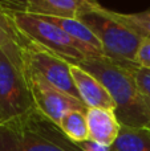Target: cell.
<instances>
[{
    "label": "cell",
    "mask_w": 150,
    "mask_h": 151,
    "mask_svg": "<svg viewBox=\"0 0 150 151\" xmlns=\"http://www.w3.org/2000/svg\"><path fill=\"white\" fill-rule=\"evenodd\" d=\"M77 65L96 76L108 89L122 126L150 129V104L137 85L133 68L122 66L108 57L88 58Z\"/></svg>",
    "instance_id": "obj_1"
},
{
    "label": "cell",
    "mask_w": 150,
    "mask_h": 151,
    "mask_svg": "<svg viewBox=\"0 0 150 151\" xmlns=\"http://www.w3.org/2000/svg\"><path fill=\"white\" fill-rule=\"evenodd\" d=\"M0 151H81L60 126L32 109L27 114L0 123Z\"/></svg>",
    "instance_id": "obj_2"
},
{
    "label": "cell",
    "mask_w": 150,
    "mask_h": 151,
    "mask_svg": "<svg viewBox=\"0 0 150 151\" xmlns=\"http://www.w3.org/2000/svg\"><path fill=\"white\" fill-rule=\"evenodd\" d=\"M1 4L8 11L16 29L27 42L49 50L72 64H81L88 58L104 57L82 47L60 27L50 23L43 16L33 15L15 7H9L3 1Z\"/></svg>",
    "instance_id": "obj_3"
},
{
    "label": "cell",
    "mask_w": 150,
    "mask_h": 151,
    "mask_svg": "<svg viewBox=\"0 0 150 151\" xmlns=\"http://www.w3.org/2000/svg\"><path fill=\"white\" fill-rule=\"evenodd\" d=\"M79 19L98 37L104 53L109 60L126 68L137 66L136 57L144 40L137 32L116 20L109 13L108 8L102 5L81 15Z\"/></svg>",
    "instance_id": "obj_4"
},
{
    "label": "cell",
    "mask_w": 150,
    "mask_h": 151,
    "mask_svg": "<svg viewBox=\"0 0 150 151\" xmlns=\"http://www.w3.org/2000/svg\"><path fill=\"white\" fill-rule=\"evenodd\" d=\"M35 109L23 70L0 49V118L12 121Z\"/></svg>",
    "instance_id": "obj_5"
},
{
    "label": "cell",
    "mask_w": 150,
    "mask_h": 151,
    "mask_svg": "<svg viewBox=\"0 0 150 151\" xmlns=\"http://www.w3.org/2000/svg\"><path fill=\"white\" fill-rule=\"evenodd\" d=\"M23 73L25 76V81L35 109L39 110L47 118H49L57 126H60L63 117L71 110L87 111V106L79 98L55 88L49 82L39 77L31 69L23 68Z\"/></svg>",
    "instance_id": "obj_6"
},
{
    "label": "cell",
    "mask_w": 150,
    "mask_h": 151,
    "mask_svg": "<svg viewBox=\"0 0 150 151\" xmlns=\"http://www.w3.org/2000/svg\"><path fill=\"white\" fill-rule=\"evenodd\" d=\"M69 65L71 63L61 58L60 56L31 42H27L23 49V68L31 69L55 88L80 99Z\"/></svg>",
    "instance_id": "obj_7"
},
{
    "label": "cell",
    "mask_w": 150,
    "mask_h": 151,
    "mask_svg": "<svg viewBox=\"0 0 150 151\" xmlns=\"http://www.w3.org/2000/svg\"><path fill=\"white\" fill-rule=\"evenodd\" d=\"M9 7L47 17L79 19L81 15L101 7L96 0H0Z\"/></svg>",
    "instance_id": "obj_8"
},
{
    "label": "cell",
    "mask_w": 150,
    "mask_h": 151,
    "mask_svg": "<svg viewBox=\"0 0 150 151\" xmlns=\"http://www.w3.org/2000/svg\"><path fill=\"white\" fill-rule=\"evenodd\" d=\"M69 66H71V74L80 99L87 106V109L100 107V109H110L116 111V106L110 93L96 76L89 73L77 64L71 63Z\"/></svg>",
    "instance_id": "obj_9"
},
{
    "label": "cell",
    "mask_w": 150,
    "mask_h": 151,
    "mask_svg": "<svg viewBox=\"0 0 150 151\" xmlns=\"http://www.w3.org/2000/svg\"><path fill=\"white\" fill-rule=\"evenodd\" d=\"M87 122L89 141L104 146L112 147L121 133L122 125L117 118L116 111L110 109H87Z\"/></svg>",
    "instance_id": "obj_10"
},
{
    "label": "cell",
    "mask_w": 150,
    "mask_h": 151,
    "mask_svg": "<svg viewBox=\"0 0 150 151\" xmlns=\"http://www.w3.org/2000/svg\"><path fill=\"white\" fill-rule=\"evenodd\" d=\"M27 41L20 36L8 11L0 1V49L21 70H23V49Z\"/></svg>",
    "instance_id": "obj_11"
},
{
    "label": "cell",
    "mask_w": 150,
    "mask_h": 151,
    "mask_svg": "<svg viewBox=\"0 0 150 151\" xmlns=\"http://www.w3.org/2000/svg\"><path fill=\"white\" fill-rule=\"evenodd\" d=\"M112 151H150V129L122 126Z\"/></svg>",
    "instance_id": "obj_12"
},
{
    "label": "cell",
    "mask_w": 150,
    "mask_h": 151,
    "mask_svg": "<svg viewBox=\"0 0 150 151\" xmlns=\"http://www.w3.org/2000/svg\"><path fill=\"white\" fill-rule=\"evenodd\" d=\"M63 133L74 143H82L89 141V130L87 122V111L84 110H71L63 117L60 122Z\"/></svg>",
    "instance_id": "obj_13"
},
{
    "label": "cell",
    "mask_w": 150,
    "mask_h": 151,
    "mask_svg": "<svg viewBox=\"0 0 150 151\" xmlns=\"http://www.w3.org/2000/svg\"><path fill=\"white\" fill-rule=\"evenodd\" d=\"M109 13L116 20L121 21L122 24H125L134 32H137L142 39H150V7L142 12L121 13L109 9Z\"/></svg>",
    "instance_id": "obj_14"
},
{
    "label": "cell",
    "mask_w": 150,
    "mask_h": 151,
    "mask_svg": "<svg viewBox=\"0 0 150 151\" xmlns=\"http://www.w3.org/2000/svg\"><path fill=\"white\" fill-rule=\"evenodd\" d=\"M133 76H134L137 85L140 86L142 94L145 96V98L148 99V102L150 104V70L148 69H142L140 66H136L132 69Z\"/></svg>",
    "instance_id": "obj_15"
},
{
    "label": "cell",
    "mask_w": 150,
    "mask_h": 151,
    "mask_svg": "<svg viewBox=\"0 0 150 151\" xmlns=\"http://www.w3.org/2000/svg\"><path fill=\"white\" fill-rule=\"evenodd\" d=\"M137 66L150 70V39H144L140 44L136 57Z\"/></svg>",
    "instance_id": "obj_16"
},
{
    "label": "cell",
    "mask_w": 150,
    "mask_h": 151,
    "mask_svg": "<svg viewBox=\"0 0 150 151\" xmlns=\"http://www.w3.org/2000/svg\"><path fill=\"white\" fill-rule=\"evenodd\" d=\"M79 146L81 151H112V147L104 146L93 141H85L82 143H79Z\"/></svg>",
    "instance_id": "obj_17"
},
{
    "label": "cell",
    "mask_w": 150,
    "mask_h": 151,
    "mask_svg": "<svg viewBox=\"0 0 150 151\" xmlns=\"http://www.w3.org/2000/svg\"><path fill=\"white\" fill-rule=\"evenodd\" d=\"M0 123H1V118H0Z\"/></svg>",
    "instance_id": "obj_18"
}]
</instances>
